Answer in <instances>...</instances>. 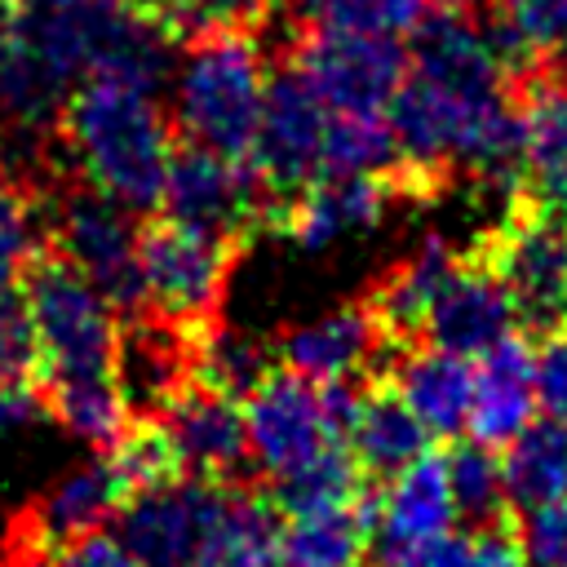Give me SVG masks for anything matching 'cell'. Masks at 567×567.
Segmentation results:
<instances>
[{"label":"cell","instance_id":"obj_23","mask_svg":"<svg viewBox=\"0 0 567 567\" xmlns=\"http://www.w3.org/2000/svg\"><path fill=\"white\" fill-rule=\"evenodd\" d=\"M279 505L252 487L221 483L195 567H279Z\"/></svg>","mask_w":567,"mask_h":567},{"label":"cell","instance_id":"obj_1","mask_svg":"<svg viewBox=\"0 0 567 567\" xmlns=\"http://www.w3.org/2000/svg\"><path fill=\"white\" fill-rule=\"evenodd\" d=\"M399 190L439 195L456 177L518 190V75L478 9L434 4L385 106Z\"/></svg>","mask_w":567,"mask_h":567},{"label":"cell","instance_id":"obj_39","mask_svg":"<svg viewBox=\"0 0 567 567\" xmlns=\"http://www.w3.org/2000/svg\"><path fill=\"white\" fill-rule=\"evenodd\" d=\"M49 567H142V563L115 532H89V536L58 545Z\"/></svg>","mask_w":567,"mask_h":567},{"label":"cell","instance_id":"obj_10","mask_svg":"<svg viewBox=\"0 0 567 567\" xmlns=\"http://www.w3.org/2000/svg\"><path fill=\"white\" fill-rule=\"evenodd\" d=\"M159 208H164V217H173L182 226H195L204 235L235 244L261 221L266 190L248 159L217 155L204 146H182V151H173Z\"/></svg>","mask_w":567,"mask_h":567},{"label":"cell","instance_id":"obj_36","mask_svg":"<svg viewBox=\"0 0 567 567\" xmlns=\"http://www.w3.org/2000/svg\"><path fill=\"white\" fill-rule=\"evenodd\" d=\"M35 368V332L27 292L13 279H0V381L31 377Z\"/></svg>","mask_w":567,"mask_h":567},{"label":"cell","instance_id":"obj_38","mask_svg":"<svg viewBox=\"0 0 567 567\" xmlns=\"http://www.w3.org/2000/svg\"><path fill=\"white\" fill-rule=\"evenodd\" d=\"M164 9H168V22L182 31H217V27L248 31L275 9V0H168Z\"/></svg>","mask_w":567,"mask_h":567},{"label":"cell","instance_id":"obj_16","mask_svg":"<svg viewBox=\"0 0 567 567\" xmlns=\"http://www.w3.org/2000/svg\"><path fill=\"white\" fill-rule=\"evenodd\" d=\"M509 332H518V315H514L509 292L501 288V279L492 275V266L478 252L461 257L425 310L421 341L452 350V354H465V359H478L483 350H492Z\"/></svg>","mask_w":567,"mask_h":567},{"label":"cell","instance_id":"obj_12","mask_svg":"<svg viewBox=\"0 0 567 567\" xmlns=\"http://www.w3.org/2000/svg\"><path fill=\"white\" fill-rule=\"evenodd\" d=\"M226 478H168L133 492L115 514V536L142 567H195L204 527Z\"/></svg>","mask_w":567,"mask_h":567},{"label":"cell","instance_id":"obj_8","mask_svg":"<svg viewBox=\"0 0 567 567\" xmlns=\"http://www.w3.org/2000/svg\"><path fill=\"white\" fill-rule=\"evenodd\" d=\"M292 66L332 115H385L408 71V49L390 35L306 31L292 44Z\"/></svg>","mask_w":567,"mask_h":567},{"label":"cell","instance_id":"obj_17","mask_svg":"<svg viewBox=\"0 0 567 567\" xmlns=\"http://www.w3.org/2000/svg\"><path fill=\"white\" fill-rule=\"evenodd\" d=\"M452 523H456V509H452V487H447V456L430 447L425 456H416L412 465H403L394 478L377 487L372 554L377 563H390L403 549L443 536Z\"/></svg>","mask_w":567,"mask_h":567},{"label":"cell","instance_id":"obj_34","mask_svg":"<svg viewBox=\"0 0 567 567\" xmlns=\"http://www.w3.org/2000/svg\"><path fill=\"white\" fill-rule=\"evenodd\" d=\"M40 248V208L27 195L18 168L0 159V279H13L35 261Z\"/></svg>","mask_w":567,"mask_h":567},{"label":"cell","instance_id":"obj_14","mask_svg":"<svg viewBox=\"0 0 567 567\" xmlns=\"http://www.w3.org/2000/svg\"><path fill=\"white\" fill-rule=\"evenodd\" d=\"M518 195L567 213V66L518 75Z\"/></svg>","mask_w":567,"mask_h":567},{"label":"cell","instance_id":"obj_15","mask_svg":"<svg viewBox=\"0 0 567 567\" xmlns=\"http://www.w3.org/2000/svg\"><path fill=\"white\" fill-rule=\"evenodd\" d=\"M399 195L403 190L394 177L323 173L310 186H301L292 199L279 204V230L297 248L323 252L350 235H368L372 226H381Z\"/></svg>","mask_w":567,"mask_h":567},{"label":"cell","instance_id":"obj_24","mask_svg":"<svg viewBox=\"0 0 567 567\" xmlns=\"http://www.w3.org/2000/svg\"><path fill=\"white\" fill-rule=\"evenodd\" d=\"M372 505H377V487H368L350 505L288 514L279 532V563L284 567H368Z\"/></svg>","mask_w":567,"mask_h":567},{"label":"cell","instance_id":"obj_19","mask_svg":"<svg viewBox=\"0 0 567 567\" xmlns=\"http://www.w3.org/2000/svg\"><path fill=\"white\" fill-rule=\"evenodd\" d=\"M133 496V487L124 483L115 456H93L75 470H66L22 518V532L35 549H58L75 536L102 532V523H111L120 514V505Z\"/></svg>","mask_w":567,"mask_h":567},{"label":"cell","instance_id":"obj_9","mask_svg":"<svg viewBox=\"0 0 567 567\" xmlns=\"http://www.w3.org/2000/svg\"><path fill=\"white\" fill-rule=\"evenodd\" d=\"M328 120H332V111L319 102V93L301 80V71L292 62L284 71H270L266 106H261L257 137L248 151V164L266 195H275L284 204L301 186L323 177Z\"/></svg>","mask_w":567,"mask_h":567},{"label":"cell","instance_id":"obj_26","mask_svg":"<svg viewBox=\"0 0 567 567\" xmlns=\"http://www.w3.org/2000/svg\"><path fill=\"white\" fill-rule=\"evenodd\" d=\"M501 478L509 509H532L545 501L567 496V425L563 421H532L509 447H501Z\"/></svg>","mask_w":567,"mask_h":567},{"label":"cell","instance_id":"obj_29","mask_svg":"<svg viewBox=\"0 0 567 567\" xmlns=\"http://www.w3.org/2000/svg\"><path fill=\"white\" fill-rule=\"evenodd\" d=\"M44 399H49V412L93 447H115L133 430V403L115 377L53 381L44 385Z\"/></svg>","mask_w":567,"mask_h":567},{"label":"cell","instance_id":"obj_43","mask_svg":"<svg viewBox=\"0 0 567 567\" xmlns=\"http://www.w3.org/2000/svg\"><path fill=\"white\" fill-rule=\"evenodd\" d=\"M115 4H128V9H151V13H159L168 0H115Z\"/></svg>","mask_w":567,"mask_h":567},{"label":"cell","instance_id":"obj_21","mask_svg":"<svg viewBox=\"0 0 567 567\" xmlns=\"http://www.w3.org/2000/svg\"><path fill=\"white\" fill-rule=\"evenodd\" d=\"M434 439H452L470 421V394H474V368L465 354L439 350V346H403L390 354L381 377Z\"/></svg>","mask_w":567,"mask_h":567},{"label":"cell","instance_id":"obj_40","mask_svg":"<svg viewBox=\"0 0 567 567\" xmlns=\"http://www.w3.org/2000/svg\"><path fill=\"white\" fill-rule=\"evenodd\" d=\"M49 412V399L27 381H0V430H27Z\"/></svg>","mask_w":567,"mask_h":567},{"label":"cell","instance_id":"obj_20","mask_svg":"<svg viewBox=\"0 0 567 567\" xmlns=\"http://www.w3.org/2000/svg\"><path fill=\"white\" fill-rule=\"evenodd\" d=\"M536 421V377H532V341L509 332L492 350L478 354L474 394H470V439L501 452Z\"/></svg>","mask_w":567,"mask_h":567},{"label":"cell","instance_id":"obj_13","mask_svg":"<svg viewBox=\"0 0 567 567\" xmlns=\"http://www.w3.org/2000/svg\"><path fill=\"white\" fill-rule=\"evenodd\" d=\"M394 350H403V346H394L381 332L372 306L359 297V301H341L306 323L284 328L275 359H279V368H288L306 381H350L359 372H372V381H377Z\"/></svg>","mask_w":567,"mask_h":567},{"label":"cell","instance_id":"obj_33","mask_svg":"<svg viewBox=\"0 0 567 567\" xmlns=\"http://www.w3.org/2000/svg\"><path fill=\"white\" fill-rule=\"evenodd\" d=\"M323 173L354 177H394L399 182V146L385 115H332L323 142Z\"/></svg>","mask_w":567,"mask_h":567},{"label":"cell","instance_id":"obj_44","mask_svg":"<svg viewBox=\"0 0 567 567\" xmlns=\"http://www.w3.org/2000/svg\"><path fill=\"white\" fill-rule=\"evenodd\" d=\"M434 4H456V9H478V13H483L492 0H434Z\"/></svg>","mask_w":567,"mask_h":567},{"label":"cell","instance_id":"obj_7","mask_svg":"<svg viewBox=\"0 0 567 567\" xmlns=\"http://www.w3.org/2000/svg\"><path fill=\"white\" fill-rule=\"evenodd\" d=\"M230 252L235 244L204 235L195 226H182L173 217L142 226L137 257H142L146 306L173 328H208L226 288Z\"/></svg>","mask_w":567,"mask_h":567},{"label":"cell","instance_id":"obj_3","mask_svg":"<svg viewBox=\"0 0 567 567\" xmlns=\"http://www.w3.org/2000/svg\"><path fill=\"white\" fill-rule=\"evenodd\" d=\"M270 66L252 31H195L168 71V120L186 146L248 159L266 106Z\"/></svg>","mask_w":567,"mask_h":567},{"label":"cell","instance_id":"obj_2","mask_svg":"<svg viewBox=\"0 0 567 567\" xmlns=\"http://www.w3.org/2000/svg\"><path fill=\"white\" fill-rule=\"evenodd\" d=\"M58 146L84 186L128 213L159 208L177 151L164 93L120 75H89L75 84L58 120Z\"/></svg>","mask_w":567,"mask_h":567},{"label":"cell","instance_id":"obj_42","mask_svg":"<svg viewBox=\"0 0 567 567\" xmlns=\"http://www.w3.org/2000/svg\"><path fill=\"white\" fill-rule=\"evenodd\" d=\"M514 523V518H509ZM501 523V527H483L470 536V558L465 567H527L518 545H514V527Z\"/></svg>","mask_w":567,"mask_h":567},{"label":"cell","instance_id":"obj_5","mask_svg":"<svg viewBox=\"0 0 567 567\" xmlns=\"http://www.w3.org/2000/svg\"><path fill=\"white\" fill-rule=\"evenodd\" d=\"M474 252L509 292L518 323L532 332L567 323V213L514 195Z\"/></svg>","mask_w":567,"mask_h":567},{"label":"cell","instance_id":"obj_37","mask_svg":"<svg viewBox=\"0 0 567 567\" xmlns=\"http://www.w3.org/2000/svg\"><path fill=\"white\" fill-rule=\"evenodd\" d=\"M532 377H536V408L549 421L567 425V323L540 332V341L532 346Z\"/></svg>","mask_w":567,"mask_h":567},{"label":"cell","instance_id":"obj_6","mask_svg":"<svg viewBox=\"0 0 567 567\" xmlns=\"http://www.w3.org/2000/svg\"><path fill=\"white\" fill-rule=\"evenodd\" d=\"M137 213L120 208L115 199L97 195L93 186L75 182L62 186L49 204V235H53V252L75 266L115 310L137 315L146 310V292H142V226L133 221Z\"/></svg>","mask_w":567,"mask_h":567},{"label":"cell","instance_id":"obj_25","mask_svg":"<svg viewBox=\"0 0 567 567\" xmlns=\"http://www.w3.org/2000/svg\"><path fill=\"white\" fill-rule=\"evenodd\" d=\"M430 439L434 434L416 421V412L385 381H372L363 390V399H359V412H354V425L346 434V447L359 461L363 478L385 483L403 465H412L416 456H425L430 452Z\"/></svg>","mask_w":567,"mask_h":567},{"label":"cell","instance_id":"obj_30","mask_svg":"<svg viewBox=\"0 0 567 567\" xmlns=\"http://www.w3.org/2000/svg\"><path fill=\"white\" fill-rule=\"evenodd\" d=\"M443 456H447L452 509H456L461 523L483 532V527H501V523L514 518L509 496H505V478H501V452L470 439V443L443 447Z\"/></svg>","mask_w":567,"mask_h":567},{"label":"cell","instance_id":"obj_31","mask_svg":"<svg viewBox=\"0 0 567 567\" xmlns=\"http://www.w3.org/2000/svg\"><path fill=\"white\" fill-rule=\"evenodd\" d=\"M363 492H368V478H363V470L346 443H332L319 456H310L306 465L275 478L279 514H310V509H328V505H350Z\"/></svg>","mask_w":567,"mask_h":567},{"label":"cell","instance_id":"obj_35","mask_svg":"<svg viewBox=\"0 0 567 567\" xmlns=\"http://www.w3.org/2000/svg\"><path fill=\"white\" fill-rule=\"evenodd\" d=\"M509 527L527 567H567V496L518 509Z\"/></svg>","mask_w":567,"mask_h":567},{"label":"cell","instance_id":"obj_22","mask_svg":"<svg viewBox=\"0 0 567 567\" xmlns=\"http://www.w3.org/2000/svg\"><path fill=\"white\" fill-rule=\"evenodd\" d=\"M461 252L443 239V235H421L372 288H368V306L381 323V332L394 346H416L421 341V323L425 310L434 301V292L447 284V275L456 270Z\"/></svg>","mask_w":567,"mask_h":567},{"label":"cell","instance_id":"obj_28","mask_svg":"<svg viewBox=\"0 0 567 567\" xmlns=\"http://www.w3.org/2000/svg\"><path fill=\"white\" fill-rule=\"evenodd\" d=\"M492 31L514 75L567 62V0H492Z\"/></svg>","mask_w":567,"mask_h":567},{"label":"cell","instance_id":"obj_32","mask_svg":"<svg viewBox=\"0 0 567 567\" xmlns=\"http://www.w3.org/2000/svg\"><path fill=\"white\" fill-rule=\"evenodd\" d=\"M195 381H204L208 390H221L230 399H244L270 368H275V350L244 332V328H199V346L190 354Z\"/></svg>","mask_w":567,"mask_h":567},{"label":"cell","instance_id":"obj_4","mask_svg":"<svg viewBox=\"0 0 567 567\" xmlns=\"http://www.w3.org/2000/svg\"><path fill=\"white\" fill-rule=\"evenodd\" d=\"M27 310L35 332V363L44 385L75 377H115L120 363V310L58 252L27 266Z\"/></svg>","mask_w":567,"mask_h":567},{"label":"cell","instance_id":"obj_18","mask_svg":"<svg viewBox=\"0 0 567 567\" xmlns=\"http://www.w3.org/2000/svg\"><path fill=\"white\" fill-rule=\"evenodd\" d=\"M159 430L177 456L182 470H195L199 478H221L248 461V434H244V408L208 390L204 381H186L164 408Z\"/></svg>","mask_w":567,"mask_h":567},{"label":"cell","instance_id":"obj_41","mask_svg":"<svg viewBox=\"0 0 567 567\" xmlns=\"http://www.w3.org/2000/svg\"><path fill=\"white\" fill-rule=\"evenodd\" d=\"M465 558H470V536L443 532V536H434V540H425V545L403 549L399 558H390V563H381V567H465Z\"/></svg>","mask_w":567,"mask_h":567},{"label":"cell","instance_id":"obj_11","mask_svg":"<svg viewBox=\"0 0 567 567\" xmlns=\"http://www.w3.org/2000/svg\"><path fill=\"white\" fill-rule=\"evenodd\" d=\"M244 434H248V456L257 461L261 474L284 478L288 470L306 465L323 447L341 443L328 425L323 412V390L319 381H306L288 368H270L248 394H244Z\"/></svg>","mask_w":567,"mask_h":567},{"label":"cell","instance_id":"obj_27","mask_svg":"<svg viewBox=\"0 0 567 567\" xmlns=\"http://www.w3.org/2000/svg\"><path fill=\"white\" fill-rule=\"evenodd\" d=\"M284 22L306 31H350V35H412L434 0H275Z\"/></svg>","mask_w":567,"mask_h":567}]
</instances>
